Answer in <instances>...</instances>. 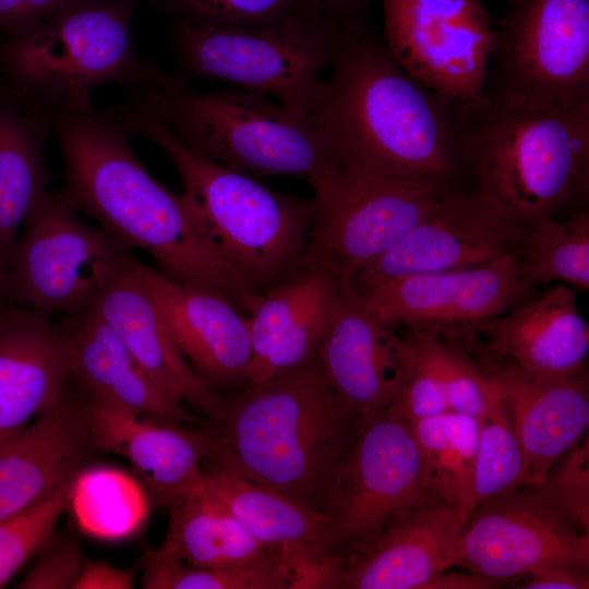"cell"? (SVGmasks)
Listing matches in <instances>:
<instances>
[{
    "instance_id": "1",
    "label": "cell",
    "mask_w": 589,
    "mask_h": 589,
    "mask_svg": "<svg viewBox=\"0 0 589 589\" xmlns=\"http://www.w3.org/2000/svg\"><path fill=\"white\" fill-rule=\"evenodd\" d=\"M326 72L310 118L335 164L470 189L459 100L408 75L364 19L338 23Z\"/></svg>"
},
{
    "instance_id": "2",
    "label": "cell",
    "mask_w": 589,
    "mask_h": 589,
    "mask_svg": "<svg viewBox=\"0 0 589 589\" xmlns=\"http://www.w3.org/2000/svg\"><path fill=\"white\" fill-rule=\"evenodd\" d=\"M63 168L58 195L158 271L215 292L249 316L262 297L217 254L181 195L157 181L134 153L132 134L92 103L45 115Z\"/></svg>"
},
{
    "instance_id": "3",
    "label": "cell",
    "mask_w": 589,
    "mask_h": 589,
    "mask_svg": "<svg viewBox=\"0 0 589 589\" xmlns=\"http://www.w3.org/2000/svg\"><path fill=\"white\" fill-rule=\"evenodd\" d=\"M360 422L330 389L313 353L227 398L217 433L243 473L323 515Z\"/></svg>"
},
{
    "instance_id": "4",
    "label": "cell",
    "mask_w": 589,
    "mask_h": 589,
    "mask_svg": "<svg viewBox=\"0 0 589 589\" xmlns=\"http://www.w3.org/2000/svg\"><path fill=\"white\" fill-rule=\"evenodd\" d=\"M470 188L498 216L527 227L584 203L589 190V103L517 107L459 100Z\"/></svg>"
},
{
    "instance_id": "5",
    "label": "cell",
    "mask_w": 589,
    "mask_h": 589,
    "mask_svg": "<svg viewBox=\"0 0 589 589\" xmlns=\"http://www.w3.org/2000/svg\"><path fill=\"white\" fill-rule=\"evenodd\" d=\"M109 112L159 147L180 177L182 199L217 254L255 292L303 267L314 200L274 191L201 155L153 116L122 101Z\"/></svg>"
},
{
    "instance_id": "6",
    "label": "cell",
    "mask_w": 589,
    "mask_h": 589,
    "mask_svg": "<svg viewBox=\"0 0 589 589\" xmlns=\"http://www.w3.org/2000/svg\"><path fill=\"white\" fill-rule=\"evenodd\" d=\"M122 103L164 123L201 155L256 176H292L314 190L338 168L310 116L267 95L227 86L200 91L172 74L125 91Z\"/></svg>"
},
{
    "instance_id": "7",
    "label": "cell",
    "mask_w": 589,
    "mask_h": 589,
    "mask_svg": "<svg viewBox=\"0 0 589 589\" xmlns=\"http://www.w3.org/2000/svg\"><path fill=\"white\" fill-rule=\"evenodd\" d=\"M141 0H76L56 15L0 38V83L46 115L92 103L104 85L124 91L168 77L133 38Z\"/></svg>"
},
{
    "instance_id": "8",
    "label": "cell",
    "mask_w": 589,
    "mask_h": 589,
    "mask_svg": "<svg viewBox=\"0 0 589 589\" xmlns=\"http://www.w3.org/2000/svg\"><path fill=\"white\" fill-rule=\"evenodd\" d=\"M167 20L177 80L218 81L314 110L339 22L321 14L243 26Z\"/></svg>"
},
{
    "instance_id": "9",
    "label": "cell",
    "mask_w": 589,
    "mask_h": 589,
    "mask_svg": "<svg viewBox=\"0 0 589 589\" xmlns=\"http://www.w3.org/2000/svg\"><path fill=\"white\" fill-rule=\"evenodd\" d=\"M481 96L517 107L589 103V0H512L494 26Z\"/></svg>"
},
{
    "instance_id": "10",
    "label": "cell",
    "mask_w": 589,
    "mask_h": 589,
    "mask_svg": "<svg viewBox=\"0 0 589 589\" xmlns=\"http://www.w3.org/2000/svg\"><path fill=\"white\" fill-rule=\"evenodd\" d=\"M454 188L339 166L313 190L315 208L303 266L350 285L361 269L397 244Z\"/></svg>"
},
{
    "instance_id": "11",
    "label": "cell",
    "mask_w": 589,
    "mask_h": 589,
    "mask_svg": "<svg viewBox=\"0 0 589 589\" xmlns=\"http://www.w3.org/2000/svg\"><path fill=\"white\" fill-rule=\"evenodd\" d=\"M127 244L84 224L57 192H46L3 261L7 302L46 316L75 315L132 256Z\"/></svg>"
},
{
    "instance_id": "12",
    "label": "cell",
    "mask_w": 589,
    "mask_h": 589,
    "mask_svg": "<svg viewBox=\"0 0 589 589\" xmlns=\"http://www.w3.org/2000/svg\"><path fill=\"white\" fill-rule=\"evenodd\" d=\"M434 503L410 423L393 409L361 418L324 506L332 549L358 552L401 512Z\"/></svg>"
},
{
    "instance_id": "13",
    "label": "cell",
    "mask_w": 589,
    "mask_h": 589,
    "mask_svg": "<svg viewBox=\"0 0 589 589\" xmlns=\"http://www.w3.org/2000/svg\"><path fill=\"white\" fill-rule=\"evenodd\" d=\"M383 41L395 62L454 100L481 96L494 25L481 0H380Z\"/></svg>"
},
{
    "instance_id": "14",
    "label": "cell",
    "mask_w": 589,
    "mask_h": 589,
    "mask_svg": "<svg viewBox=\"0 0 589 589\" xmlns=\"http://www.w3.org/2000/svg\"><path fill=\"white\" fill-rule=\"evenodd\" d=\"M455 566L495 580L551 568L588 572L589 533L525 484L477 506Z\"/></svg>"
},
{
    "instance_id": "15",
    "label": "cell",
    "mask_w": 589,
    "mask_h": 589,
    "mask_svg": "<svg viewBox=\"0 0 589 589\" xmlns=\"http://www.w3.org/2000/svg\"><path fill=\"white\" fill-rule=\"evenodd\" d=\"M442 339L480 369L513 368L541 375L586 371L589 325L577 292L557 284L500 315L436 328Z\"/></svg>"
},
{
    "instance_id": "16",
    "label": "cell",
    "mask_w": 589,
    "mask_h": 589,
    "mask_svg": "<svg viewBox=\"0 0 589 589\" xmlns=\"http://www.w3.org/2000/svg\"><path fill=\"white\" fill-rule=\"evenodd\" d=\"M195 494L215 501L276 550L291 572V588H337L345 555L333 551L325 516L248 477L223 447L205 461Z\"/></svg>"
},
{
    "instance_id": "17",
    "label": "cell",
    "mask_w": 589,
    "mask_h": 589,
    "mask_svg": "<svg viewBox=\"0 0 589 589\" xmlns=\"http://www.w3.org/2000/svg\"><path fill=\"white\" fill-rule=\"evenodd\" d=\"M524 228L498 216L471 189L454 188L397 244L361 269L359 294L400 277L485 264L516 255Z\"/></svg>"
},
{
    "instance_id": "18",
    "label": "cell",
    "mask_w": 589,
    "mask_h": 589,
    "mask_svg": "<svg viewBox=\"0 0 589 589\" xmlns=\"http://www.w3.org/2000/svg\"><path fill=\"white\" fill-rule=\"evenodd\" d=\"M519 276L516 256L485 264L388 280L360 294L370 313L387 327L472 324L517 306L533 296Z\"/></svg>"
},
{
    "instance_id": "19",
    "label": "cell",
    "mask_w": 589,
    "mask_h": 589,
    "mask_svg": "<svg viewBox=\"0 0 589 589\" xmlns=\"http://www.w3.org/2000/svg\"><path fill=\"white\" fill-rule=\"evenodd\" d=\"M314 357L330 389L361 418L395 405L402 376L401 335L381 324L349 284L336 289Z\"/></svg>"
},
{
    "instance_id": "20",
    "label": "cell",
    "mask_w": 589,
    "mask_h": 589,
    "mask_svg": "<svg viewBox=\"0 0 589 589\" xmlns=\"http://www.w3.org/2000/svg\"><path fill=\"white\" fill-rule=\"evenodd\" d=\"M84 413L95 448L125 458L163 506L195 494L205 461L223 447L217 432L139 416L88 395Z\"/></svg>"
},
{
    "instance_id": "21",
    "label": "cell",
    "mask_w": 589,
    "mask_h": 589,
    "mask_svg": "<svg viewBox=\"0 0 589 589\" xmlns=\"http://www.w3.org/2000/svg\"><path fill=\"white\" fill-rule=\"evenodd\" d=\"M72 378L67 333L48 316L0 306V446L57 404Z\"/></svg>"
},
{
    "instance_id": "22",
    "label": "cell",
    "mask_w": 589,
    "mask_h": 589,
    "mask_svg": "<svg viewBox=\"0 0 589 589\" xmlns=\"http://www.w3.org/2000/svg\"><path fill=\"white\" fill-rule=\"evenodd\" d=\"M131 256L92 306L121 337L140 365L171 397L219 423L227 405L192 369Z\"/></svg>"
},
{
    "instance_id": "23",
    "label": "cell",
    "mask_w": 589,
    "mask_h": 589,
    "mask_svg": "<svg viewBox=\"0 0 589 589\" xmlns=\"http://www.w3.org/2000/svg\"><path fill=\"white\" fill-rule=\"evenodd\" d=\"M136 267L178 348L204 382L213 390L214 385H249V317L215 292L176 283L139 261Z\"/></svg>"
},
{
    "instance_id": "24",
    "label": "cell",
    "mask_w": 589,
    "mask_h": 589,
    "mask_svg": "<svg viewBox=\"0 0 589 589\" xmlns=\"http://www.w3.org/2000/svg\"><path fill=\"white\" fill-rule=\"evenodd\" d=\"M465 526L444 503L404 510L366 548L346 555L338 588L426 589L456 565Z\"/></svg>"
},
{
    "instance_id": "25",
    "label": "cell",
    "mask_w": 589,
    "mask_h": 589,
    "mask_svg": "<svg viewBox=\"0 0 589 589\" xmlns=\"http://www.w3.org/2000/svg\"><path fill=\"white\" fill-rule=\"evenodd\" d=\"M96 450L84 398L68 390L0 446V519L48 497L88 466Z\"/></svg>"
},
{
    "instance_id": "26",
    "label": "cell",
    "mask_w": 589,
    "mask_h": 589,
    "mask_svg": "<svg viewBox=\"0 0 589 589\" xmlns=\"http://www.w3.org/2000/svg\"><path fill=\"white\" fill-rule=\"evenodd\" d=\"M483 371L498 384L519 441L525 461L521 485H538L588 429L587 370L569 375H541L513 368Z\"/></svg>"
},
{
    "instance_id": "27",
    "label": "cell",
    "mask_w": 589,
    "mask_h": 589,
    "mask_svg": "<svg viewBox=\"0 0 589 589\" xmlns=\"http://www.w3.org/2000/svg\"><path fill=\"white\" fill-rule=\"evenodd\" d=\"M340 284L345 283L303 266L262 294L249 315V385L280 374L314 353Z\"/></svg>"
},
{
    "instance_id": "28",
    "label": "cell",
    "mask_w": 589,
    "mask_h": 589,
    "mask_svg": "<svg viewBox=\"0 0 589 589\" xmlns=\"http://www.w3.org/2000/svg\"><path fill=\"white\" fill-rule=\"evenodd\" d=\"M72 378L91 397L156 420L195 423L183 404L164 390L140 365L117 332L92 308L69 316Z\"/></svg>"
},
{
    "instance_id": "29",
    "label": "cell",
    "mask_w": 589,
    "mask_h": 589,
    "mask_svg": "<svg viewBox=\"0 0 589 589\" xmlns=\"http://www.w3.org/2000/svg\"><path fill=\"white\" fill-rule=\"evenodd\" d=\"M46 117L0 83V259L52 180L45 159Z\"/></svg>"
},
{
    "instance_id": "30",
    "label": "cell",
    "mask_w": 589,
    "mask_h": 589,
    "mask_svg": "<svg viewBox=\"0 0 589 589\" xmlns=\"http://www.w3.org/2000/svg\"><path fill=\"white\" fill-rule=\"evenodd\" d=\"M168 508L165 541L159 549L149 552L156 558L199 567L236 568L280 556L205 495L187 496Z\"/></svg>"
},
{
    "instance_id": "31",
    "label": "cell",
    "mask_w": 589,
    "mask_h": 589,
    "mask_svg": "<svg viewBox=\"0 0 589 589\" xmlns=\"http://www.w3.org/2000/svg\"><path fill=\"white\" fill-rule=\"evenodd\" d=\"M419 450L424 488L453 506L467 525L479 442L478 419L454 411L409 422Z\"/></svg>"
},
{
    "instance_id": "32",
    "label": "cell",
    "mask_w": 589,
    "mask_h": 589,
    "mask_svg": "<svg viewBox=\"0 0 589 589\" xmlns=\"http://www.w3.org/2000/svg\"><path fill=\"white\" fill-rule=\"evenodd\" d=\"M69 507L84 533L118 541L142 528L149 513V498L143 484L130 474L87 466L74 479Z\"/></svg>"
},
{
    "instance_id": "33",
    "label": "cell",
    "mask_w": 589,
    "mask_h": 589,
    "mask_svg": "<svg viewBox=\"0 0 589 589\" xmlns=\"http://www.w3.org/2000/svg\"><path fill=\"white\" fill-rule=\"evenodd\" d=\"M516 256L520 278L533 287L558 281L589 290V214L569 219L542 218L524 228Z\"/></svg>"
},
{
    "instance_id": "34",
    "label": "cell",
    "mask_w": 589,
    "mask_h": 589,
    "mask_svg": "<svg viewBox=\"0 0 589 589\" xmlns=\"http://www.w3.org/2000/svg\"><path fill=\"white\" fill-rule=\"evenodd\" d=\"M441 380L449 411L480 420L501 395L496 381L445 342L432 325L402 326Z\"/></svg>"
},
{
    "instance_id": "35",
    "label": "cell",
    "mask_w": 589,
    "mask_h": 589,
    "mask_svg": "<svg viewBox=\"0 0 589 589\" xmlns=\"http://www.w3.org/2000/svg\"><path fill=\"white\" fill-rule=\"evenodd\" d=\"M145 589H291V573L280 556L236 568H208L146 556Z\"/></svg>"
},
{
    "instance_id": "36",
    "label": "cell",
    "mask_w": 589,
    "mask_h": 589,
    "mask_svg": "<svg viewBox=\"0 0 589 589\" xmlns=\"http://www.w3.org/2000/svg\"><path fill=\"white\" fill-rule=\"evenodd\" d=\"M479 422L471 496L473 512L492 496L520 486L525 464L502 393Z\"/></svg>"
},
{
    "instance_id": "37",
    "label": "cell",
    "mask_w": 589,
    "mask_h": 589,
    "mask_svg": "<svg viewBox=\"0 0 589 589\" xmlns=\"http://www.w3.org/2000/svg\"><path fill=\"white\" fill-rule=\"evenodd\" d=\"M74 479L40 502L0 519V588L52 538L69 508Z\"/></svg>"
},
{
    "instance_id": "38",
    "label": "cell",
    "mask_w": 589,
    "mask_h": 589,
    "mask_svg": "<svg viewBox=\"0 0 589 589\" xmlns=\"http://www.w3.org/2000/svg\"><path fill=\"white\" fill-rule=\"evenodd\" d=\"M166 16L216 25H262L321 14L314 0H155ZM324 16V15H323Z\"/></svg>"
},
{
    "instance_id": "39",
    "label": "cell",
    "mask_w": 589,
    "mask_h": 589,
    "mask_svg": "<svg viewBox=\"0 0 589 589\" xmlns=\"http://www.w3.org/2000/svg\"><path fill=\"white\" fill-rule=\"evenodd\" d=\"M541 496L572 521L589 533V438L581 436L549 470L542 483L536 485Z\"/></svg>"
},
{
    "instance_id": "40",
    "label": "cell",
    "mask_w": 589,
    "mask_h": 589,
    "mask_svg": "<svg viewBox=\"0 0 589 589\" xmlns=\"http://www.w3.org/2000/svg\"><path fill=\"white\" fill-rule=\"evenodd\" d=\"M37 555V560L17 588L73 589L84 563L82 549L74 538L68 534H53Z\"/></svg>"
},
{
    "instance_id": "41",
    "label": "cell",
    "mask_w": 589,
    "mask_h": 589,
    "mask_svg": "<svg viewBox=\"0 0 589 589\" xmlns=\"http://www.w3.org/2000/svg\"><path fill=\"white\" fill-rule=\"evenodd\" d=\"M76 0H0V38L47 20Z\"/></svg>"
},
{
    "instance_id": "42",
    "label": "cell",
    "mask_w": 589,
    "mask_h": 589,
    "mask_svg": "<svg viewBox=\"0 0 589 589\" xmlns=\"http://www.w3.org/2000/svg\"><path fill=\"white\" fill-rule=\"evenodd\" d=\"M134 572L105 562L84 561L73 589H131Z\"/></svg>"
},
{
    "instance_id": "43",
    "label": "cell",
    "mask_w": 589,
    "mask_h": 589,
    "mask_svg": "<svg viewBox=\"0 0 589 589\" xmlns=\"http://www.w3.org/2000/svg\"><path fill=\"white\" fill-rule=\"evenodd\" d=\"M526 589H588V572L551 568L530 574Z\"/></svg>"
},
{
    "instance_id": "44",
    "label": "cell",
    "mask_w": 589,
    "mask_h": 589,
    "mask_svg": "<svg viewBox=\"0 0 589 589\" xmlns=\"http://www.w3.org/2000/svg\"><path fill=\"white\" fill-rule=\"evenodd\" d=\"M375 0H314L318 11L335 22L363 20Z\"/></svg>"
},
{
    "instance_id": "45",
    "label": "cell",
    "mask_w": 589,
    "mask_h": 589,
    "mask_svg": "<svg viewBox=\"0 0 589 589\" xmlns=\"http://www.w3.org/2000/svg\"><path fill=\"white\" fill-rule=\"evenodd\" d=\"M497 587V580L471 573H441L430 581L426 589H491Z\"/></svg>"
},
{
    "instance_id": "46",
    "label": "cell",
    "mask_w": 589,
    "mask_h": 589,
    "mask_svg": "<svg viewBox=\"0 0 589 589\" xmlns=\"http://www.w3.org/2000/svg\"><path fill=\"white\" fill-rule=\"evenodd\" d=\"M7 302L4 296V266L3 262L0 259V306Z\"/></svg>"
}]
</instances>
